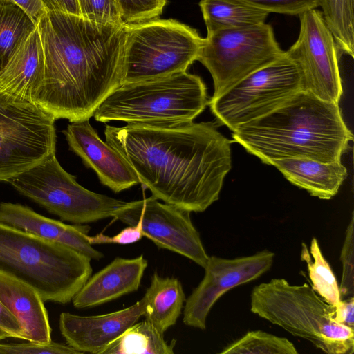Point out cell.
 <instances>
[{
	"mask_svg": "<svg viewBox=\"0 0 354 354\" xmlns=\"http://www.w3.org/2000/svg\"><path fill=\"white\" fill-rule=\"evenodd\" d=\"M354 216L353 213L347 227L341 251L342 276L339 292L344 297H353L354 293Z\"/></svg>",
	"mask_w": 354,
	"mask_h": 354,
	"instance_id": "4dcf8cb0",
	"label": "cell"
},
{
	"mask_svg": "<svg viewBox=\"0 0 354 354\" xmlns=\"http://www.w3.org/2000/svg\"><path fill=\"white\" fill-rule=\"evenodd\" d=\"M124 24L147 21L162 12L167 0H116Z\"/></svg>",
	"mask_w": 354,
	"mask_h": 354,
	"instance_id": "f1b7e54d",
	"label": "cell"
},
{
	"mask_svg": "<svg viewBox=\"0 0 354 354\" xmlns=\"http://www.w3.org/2000/svg\"><path fill=\"white\" fill-rule=\"evenodd\" d=\"M270 165L293 185L324 200L330 199L337 194L348 175L346 168L341 162H323L308 158H289L274 160Z\"/></svg>",
	"mask_w": 354,
	"mask_h": 354,
	"instance_id": "44dd1931",
	"label": "cell"
},
{
	"mask_svg": "<svg viewBox=\"0 0 354 354\" xmlns=\"http://www.w3.org/2000/svg\"><path fill=\"white\" fill-rule=\"evenodd\" d=\"M0 301L19 322L26 340L39 344L52 341L44 301L34 288L0 272Z\"/></svg>",
	"mask_w": 354,
	"mask_h": 354,
	"instance_id": "ffe728a7",
	"label": "cell"
},
{
	"mask_svg": "<svg viewBox=\"0 0 354 354\" xmlns=\"http://www.w3.org/2000/svg\"><path fill=\"white\" fill-rule=\"evenodd\" d=\"M0 222L75 250L91 259L104 257L88 240V225H68L46 217L20 203H0Z\"/></svg>",
	"mask_w": 354,
	"mask_h": 354,
	"instance_id": "e0dca14e",
	"label": "cell"
},
{
	"mask_svg": "<svg viewBox=\"0 0 354 354\" xmlns=\"http://www.w3.org/2000/svg\"><path fill=\"white\" fill-rule=\"evenodd\" d=\"M335 311L334 319L340 324L353 327L354 326V298L348 297L335 306Z\"/></svg>",
	"mask_w": 354,
	"mask_h": 354,
	"instance_id": "d590c367",
	"label": "cell"
},
{
	"mask_svg": "<svg viewBox=\"0 0 354 354\" xmlns=\"http://www.w3.org/2000/svg\"><path fill=\"white\" fill-rule=\"evenodd\" d=\"M82 354L68 344L53 341L39 344L30 341L27 343H0V354Z\"/></svg>",
	"mask_w": 354,
	"mask_h": 354,
	"instance_id": "d6a6232c",
	"label": "cell"
},
{
	"mask_svg": "<svg viewBox=\"0 0 354 354\" xmlns=\"http://www.w3.org/2000/svg\"><path fill=\"white\" fill-rule=\"evenodd\" d=\"M37 27L45 69L33 103L55 120H89L122 84L126 24L48 11Z\"/></svg>",
	"mask_w": 354,
	"mask_h": 354,
	"instance_id": "7a4b0ae2",
	"label": "cell"
},
{
	"mask_svg": "<svg viewBox=\"0 0 354 354\" xmlns=\"http://www.w3.org/2000/svg\"><path fill=\"white\" fill-rule=\"evenodd\" d=\"M284 52L271 25L263 23L207 33L199 61L210 73L216 98L253 72L279 59Z\"/></svg>",
	"mask_w": 354,
	"mask_h": 354,
	"instance_id": "9c48e42d",
	"label": "cell"
},
{
	"mask_svg": "<svg viewBox=\"0 0 354 354\" xmlns=\"http://www.w3.org/2000/svg\"><path fill=\"white\" fill-rule=\"evenodd\" d=\"M202 79L187 71L169 76L122 84L93 113L96 121H192L208 104Z\"/></svg>",
	"mask_w": 354,
	"mask_h": 354,
	"instance_id": "8992f818",
	"label": "cell"
},
{
	"mask_svg": "<svg viewBox=\"0 0 354 354\" xmlns=\"http://www.w3.org/2000/svg\"><path fill=\"white\" fill-rule=\"evenodd\" d=\"M36 24L48 12L43 0H11Z\"/></svg>",
	"mask_w": 354,
	"mask_h": 354,
	"instance_id": "8d00e7d4",
	"label": "cell"
},
{
	"mask_svg": "<svg viewBox=\"0 0 354 354\" xmlns=\"http://www.w3.org/2000/svg\"><path fill=\"white\" fill-rule=\"evenodd\" d=\"M147 266L143 255L133 259L115 258L90 276L73 298V306L77 308L95 307L136 291Z\"/></svg>",
	"mask_w": 354,
	"mask_h": 354,
	"instance_id": "d6986e66",
	"label": "cell"
},
{
	"mask_svg": "<svg viewBox=\"0 0 354 354\" xmlns=\"http://www.w3.org/2000/svg\"><path fill=\"white\" fill-rule=\"evenodd\" d=\"M221 354H297L294 344L288 339L261 330L249 331L225 347Z\"/></svg>",
	"mask_w": 354,
	"mask_h": 354,
	"instance_id": "83f0119b",
	"label": "cell"
},
{
	"mask_svg": "<svg viewBox=\"0 0 354 354\" xmlns=\"http://www.w3.org/2000/svg\"><path fill=\"white\" fill-rule=\"evenodd\" d=\"M104 135L153 197L190 212L218 199L232 167L230 142L210 122L106 125Z\"/></svg>",
	"mask_w": 354,
	"mask_h": 354,
	"instance_id": "6da1fadb",
	"label": "cell"
},
{
	"mask_svg": "<svg viewBox=\"0 0 354 354\" xmlns=\"http://www.w3.org/2000/svg\"><path fill=\"white\" fill-rule=\"evenodd\" d=\"M207 33L265 23L268 12L243 0H201Z\"/></svg>",
	"mask_w": 354,
	"mask_h": 354,
	"instance_id": "603a6c76",
	"label": "cell"
},
{
	"mask_svg": "<svg viewBox=\"0 0 354 354\" xmlns=\"http://www.w3.org/2000/svg\"><path fill=\"white\" fill-rule=\"evenodd\" d=\"M250 310L290 334L305 339L328 354H352L353 327L334 319L335 307L324 301L307 283L290 285L273 279L255 286Z\"/></svg>",
	"mask_w": 354,
	"mask_h": 354,
	"instance_id": "5b68a950",
	"label": "cell"
},
{
	"mask_svg": "<svg viewBox=\"0 0 354 354\" xmlns=\"http://www.w3.org/2000/svg\"><path fill=\"white\" fill-rule=\"evenodd\" d=\"M301 259L306 263L313 289L327 303L336 306L341 300L339 285L317 239H312L310 251L302 243Z\"/></svg>",
	"mask_w": 354,
	"mask_h": 354,
	"instance_id": "484cf974",
	"label": "cell"
},
{
	"mask_svg": "<svg viewBox=\"0 0 354 354\" xmlns=\"http://www.w3.org/2000/svg\"><path fill=\"white\" fill-rule=\"evenodd\" d=\"M44 69V54L37 26L0 73V101L33 103L43 83Z\"/></svg>",
	"mask_w": 354,
	"mask_h": 354,
	"instance_id": "ac0fdd59",
	"label": "cell"
},
{
	"mask_svg": "<svg viewBox=\"0 0 354 354\" xmlns=\"http://www.w3.org/2000/svg\"><path fill=\"white\" fill-rule=\"evenodd\" d=\"M70 150L95 171L101 183L115 193L140 183L126 159L99 137L89 120L72 122L62 131Z\"/></svg>",
	"mask_w": 354,
	"mask_h": 354,
	"instance_id": "9a60e30c",
	"label": "cell"
},
{
	"mask_svg": "<svg viewBox=\"0 0 354 354\" xmlns=\"http://www.w3.org/2000/svg\"><path fill=\"white\" fill-rule=\"evenodd\" d=\"M190 212L160 203L151 196L128 202L113 217L128 225L139 223L143 236L157 247L168 250L204 268L209 256L193 225Z\"/></svg>",
	"mask_w": 354,
	"mask_h": 354,
	"instance_id": "4fadbf2b",
	"label": "cell"
},
{
	"mask_svg": "<svg viewBox=\"0 0 354 354\" xmlns=\"http://www.w3.org/2000/svg\"><path fill=\"white\" fill-rule=\"evenodd\" d=\"M297 41L285 51L300 75L301 90L319 99L339 103L343 93L339 52L322 12L309 10L299 15Z\"/></svg>",
	"mask_w": 354,
	"mask_h": 354,
	"instance_id": "7c38bea8",
	"label": "cell"
},
{
	"mask_svg": "<svg viewBox=\"0 0 354 354\" xmlns=\"http://www.w3.org/2000/svg\"><path fill=\"white\" fill-rule=\"evenodd\" d=\"M91 259L0 222V272L34 288L44 301L66 304L92 273Z\"/></svg>",
	"mask_w": 354,
	"mask_h": 354,
	"instance_id": "277c9868",
	"label": "cell"
},
{
	"mask_svg": "<svg viewBox=\"0 0 354 354\" xmlns=\"http://www.w3.org/2000/svg\"><path fill=\"white\" fill-rule=\"evenodd\" d=\"M0 329L11 337L26 340L24 329L18 319L0 301Z\"/></svg>",
	"mask_w": 354,
	"mask_h": 354,
	"instance_id": "e575fe53",
	"label": "cell"
},
{
	"mask_svg": "<svg viewBox=\"0 0 354 354\" xmlns=\"http://www.w3.org/2000/svg\"><path fill=\"white\" fill-rule=\"evenodd\" d=\"M232 132L234 142L267 165L289 158L341 162L353 140L337 103L304 91Z\"/></svg>",
	"mask_w": 354,
	"mask_h": 354,
	"instance_id": "3957f363",
	"label": "cell"
},
{
	"mask_svg": "<svg viewBox=\"0 0 354 354\" xmlns=\"http://www.w3.org/2000/svg\"><path fill=\"white\" fill-rule=\"evenodd\" d=\"M10 337V335L3 330L0 329V340Z\"/></svg>",
	"mask_w": 354,
	"mask_h": 354,
	"instance_id": "f35d334b",
	"label": "cell"
},
{
	"mask_svg": "<svg viewBox=\"0 0 354 354\" xmlns=\"http://www.w3.org/2000/svg\"><path fill=\"white\" fill-rule=\"evenodd\" d=\"M55 120L34 103L0 101V181L8 182L55 152Z\"/></svg>",
	"mask_w": 354,
	"mask_h": 354,
	"instance_id": "8fae6325",
	"label": "cell"
},
{
	"mask_svg": "<svg viewBox=\"0 0 354 354\" xmlns=\"http://www.w3.org/2000/svg\"><path fill=\"white\" fill-rule=\"evenodd\" d=\"M143 237L142 231L139 223L129 225L113 236L99 233L93 236H88L89 243L93 244L115 243L127 245L134 243Z\"/></svg>",
	"mask_w": 354,
	"mask_h": 354,
	"instance_id": "836d02e7",
	"label": "cell"
},
{
	"mask_svg": "<svg viewBox=\"0 0 354 354\" xmlns=\"http://www.w3.org/2000/svg\"><path fill=\"white\" fill-rule=\"evenodd\" d=\"M274 257V254L267 250L235 259L209 256L202 281L185 300L183 323L205 330L207 315L217 300L230 289L268 272Z\"/></svg>",
	"mask_w": 354,
	"mask_h": 354,
	"instance_id": "5bb4252c",
	"label": "cell"
},
{
	"mask_svg": "<svg viewBox=\"0 0 354 354\" xmlns=\"http://www.w3.org/2000/svg\"><path fill=\"white\" fill-rule=\"evenodd\" d=\"M322 15L340 52L354 55V0H320Z\"/></svg>",
	"mask_w": 354,
	"mask_h": 354,
	"instance_id": "4316f807",
	"label": "cell"
},
{
	"mask_svg": "<svg viewBox=\"0 0 354 354\" xmlns=\"http://www.w3.org/2000/svg\"><path fill=\"white\" fill-rule=\"evenodd\" d=\"M301 90L295 64L284 54L208 102L217 121L234 131L274 111Z\"/></svg>",
	"mask_w": 354,
	"mask_h": 354,
	"instance_id": "30bf717a",
	"label": "cell"
},
{
	"mask_svg": "<svg viewBox=\"0 0 354 354\" xmlns=\"http://www.w3.org/2000/svg\"><path fill=\"white\" fill-rule=\"evenodd\" d=\"M268 13L299 15L320 6V0H243Z\"/></svg>",
	"mask_w": 354,
	"mask_h": 354,
	"instance_id": "1f68e13d",
	"label": "cell"
},
{
	"mask_svg": "<svg viewBox=\"0 0 354 354\" xmlns=\"http://www.w3.org/2000/svg\"><path fill=\"white\" fill-rule=\"evenodd\" d=\"M143 297L131 306L100 315L80 316L69 313L59 315V327L67 344L82 353L100 354L145 311Z\"/></svg>",
	"mask_w": 354,
	"mask_h": 354,
	"instance_id": "2e32d148",
	"label": "cell"
},
{
	"mask_svg": "<svg viewBox=\"0 0 354 354\" xmlns=\"http://www.w3.org/2000/svg\"><path fill=\"white\" fill-rule=\"evenodd\" d=\"M144 297L146 306L143 316L163 333L176 323L186 300L177 278L161 277L157 272L151 276Z\"/></svg>",
	"mask_w": 354,
	"mask_h": 354,
	"instance_id": "7402d4cb",
	"label": "cell"
},
{
	"mask_svg": "<svg viewBox=\"0 0 354 354\" xmlns=\"http://www.w3.org/2000/svg\"><path fill=\"white\" fill-rule=\"evenodd\" d=\"M20 194L62 221L83 225L113 217L128 202L90 191L65 171L55 152L42 162L10 179Z\"/></svg>",
	"mask_w": 354,
	"mask_h": 354,
	"instance_id": "ba28073f",
	"label": "cell"
},
{
	"mask_svg": "<svg viewBox=\"0 0 354 354\" xmlns=\"http://www.w3.org/2000/svg\"><path fill=\"white\" fill-rule=\"evenodd\" d=\"M37 24L11 0H0V73Z\"/></svg>",
	"mask_w": 354,
	"mask_h": 354,
	"instance_id": "d4e9b609",
	"label": "cell"
},
{
	"mask_svg": "<svg viewBox=\"0 0 354 354\" xmlns=\"http://www.w3.org/2000/svg\"><path fill=\"white\" fill-rule=\"evenodd\" d=\"M47 11H55L80 16L76 0H43Z\"/></svg>",
	"mask_w": 354,
	"mask_h": 354,
	"instance_id": "74e56055",
	"label": "cell"
},
{
	"mask_svg": "<svg viewBox=\"0 0 354 354\" xmlns=\"http://www.w3.org/2000/svg\"><path fill=\"white\" fill-rule=\"evenodd\" d=\"M176 340L168 343L151 322L145 319L128 327L100 354H174Z\"/></svg>",
	"mask_w": 354,
	"mask_h": 354,
	"instance_id": "cb8c5ba5",
	"label": "cell"
},
{
	"mask_svg": "<svg viewBox=\"0 0 354 354\" xmlns=\"http://www.w3.org/2000/svg\"><path fill=\"white\" fill-rule=\"evenodd\" d=\"M80 16L98 24H124L116 0H76Z\"/></svg>",
	"mask_w": 354,
	"mask_h": 354,
	"instance_id": "f546056e",
	"label": "cell"
},
{
	"mask_svg": "<svg viewBox=\"0 0 354 354\" xmlns=\"http://www.w3.org/2000/svg\"><path fill=\"white\" fill-rule=\"evenodd\" d=\"M203 42L196 30L175 19L126 24L122 84L186 71Z\"/></svg>",
	"mask_w": 354,
	"mask_h": 354,
	"instance_id": "52a82bcc",
	"label": "cell"
}]
</instances>
